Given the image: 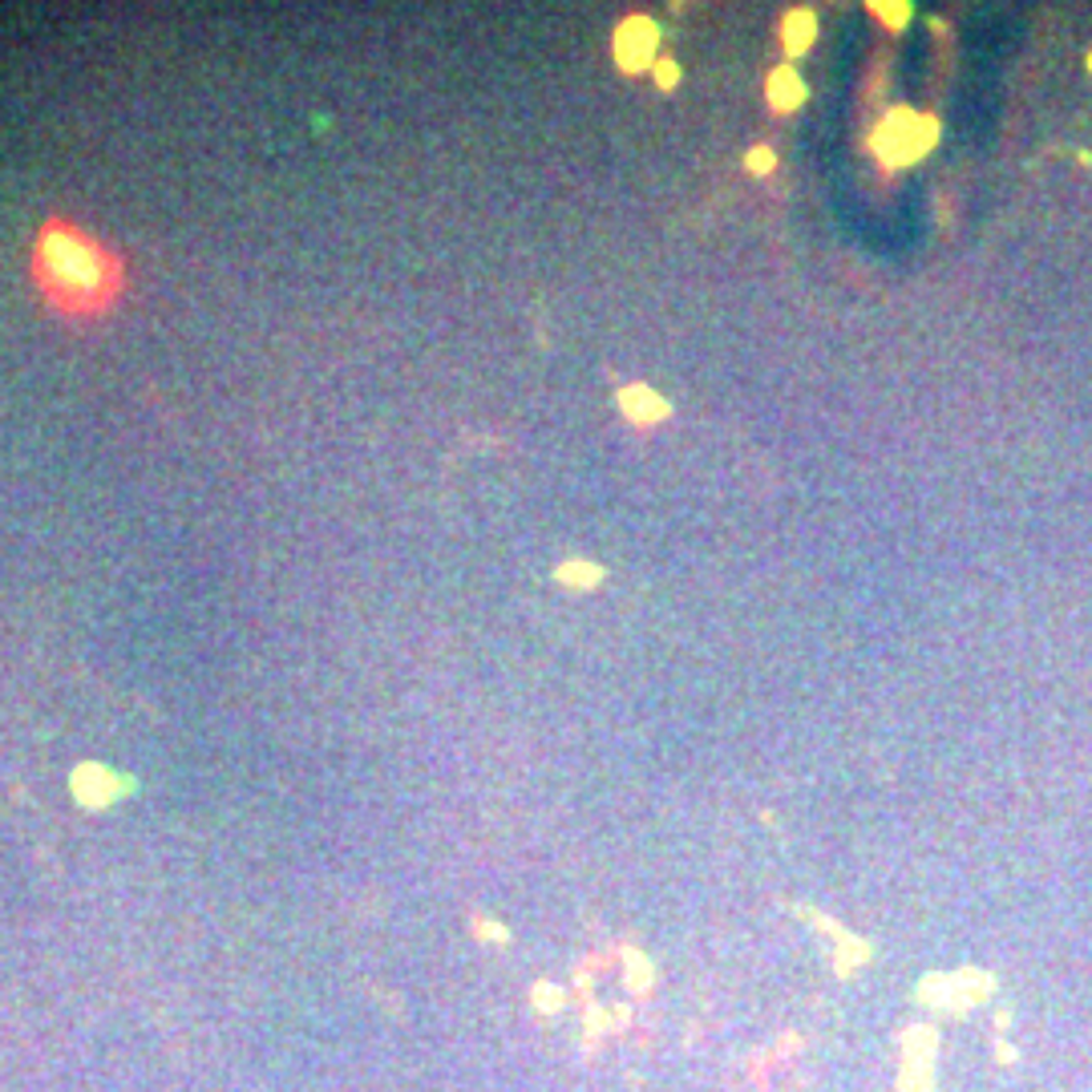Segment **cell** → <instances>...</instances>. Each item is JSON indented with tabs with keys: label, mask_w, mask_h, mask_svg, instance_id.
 <instances>
[{
	"label": "cell",
	"mask_w": 1092,
	"mask_h": 1092,
	"mask_svg": "<svg viewBox=\"0 0 1092 1092\" xmlns=\"http://www.w3.org/2000/svg\"><path fill=\"white\" fill-rule=\"evenodd\" d=\"M41 272L65 300H94L106 284V259L73 231H49L41 240Z\"/></svg>",
	"instance_id": "6da1fadb"
},
{
	"label": "cell",
	"mask_w": 1092,
	"mask_h": 1092,
	"mask_svg": "<svg viewBox=\"0 0 1092 1092\" xmlns=\"http://www.w3.org/2000/svg\"><path fill=\"white\" fill-rule=\"evenodd\" d=\"M939 138V122L915 110H890L886 122L874 134V150L886 166H911L918 162Z\"/></svg>",
	"instance_id": "7a4b0ae2"
},
{
	"label": "cell",
	"mask_w": 1092,
	"mask_h": 1092,
	"mask_svg": "<svg viewBox=\"0 0 1092 1092\" xmlns=\"http://www.w3.org/2000/svg\"><path fill=\"white\" fill-rule=\"evenodd\" d=\"M656 45H659V29L647 16H627L624 25L615 29V62H619V69H627V73L652 69Z\"/></svg>",
	"instance_id": "3957f363"
},
{
	"label": "cell",
	"mask_w": 1092,
	"mask_h": 1092,
	"mask_svg": "<svg viewBox=\"0 0 1092 1092\" xmlns=\"http://www.w3.org/2000/svg\"><path fill=\"white\" fill-rule=\"evenodd\" d=\"M619 413L627 421H636V425H656V421L668 418V401L652 385H627L619 393Z\"/></svg>",
	"instance_id": "277c9868"
},
{
	"label": "cell",
	"mask_w": 1092,
	"mask_h": 1092,
	"mask_svg": "<svg viewBox=\"0 0 1092 1092\" xmlns=\"http://www.w3.org/2000/svg\"><path fill=\"white\" fill-rule=\"evenodd\" d=\"M73 789L85 805H106L110 797L122 793V777H113L106 765H85V769L73 773Z\"/></svg>",
	"instance_id": "5b68a950"
},
{
	"label": "cell",
	"mask_w": 1092,
	"mask_h": 1092,
	"mask_svg": "<svg viewBox=\"0 0 1092 1092\" xmlns=\"http://www.w3.org/2000/svg\"><path fill=\"white\" fill-rule=\"evenodd\" d=\"M765 97H769V106L777 113H789L805 101V85L789 65H781V69H773L769 81H765Z\"/></svg>",
	"instance_id": "8992f818"
},
{
	"label": "cell",
	"mask_w": 1092,
	"mask_h": 1092,
	"mask_svg": "<svg viewBox=\"0 0 1092 1092\" xmlns=\"http://www.w3.org/2000/svg\"><path fill=\"white\" fill-rule=\"evenodd\" d=\"M814 37H818V21H814V13L797 9V13L786 16V25H781V41H786L789 53H805V49L814 45Z\"/></svg>",
	"instance_id": "52a82bcc"
},
{
	"label": "cell",
	"mask_w": 1092,
	"mask_h": 1092,
	"mask_svg": "<svg viewBox=\"0 0 1092 1092\" xmlns=\"http://www.w3.org/2000/svg\"><path fill=\"white\" fill-rule=\"evenodd\" d=\"M555 575H559V583H567V587H595V583L603 578V567L575 559V562H562Z\"/></svg>",
	"instance_id": "ba28073f"
},
{
	"label": "cell",
	"mask_w": 1092,
	"mask_h": 1092,
	"mask_svg": "<svg viewBox=\"0 0 1092 1092\" xmlns=\"http://www.w3.org/2000/svg\"><path fill=\"white\" fill-rule=\"evenodd\" d=\"M870 13L883 16V21H886V25H890V29H902V25L911 21V4H874Z\"/></svg>",
	"instance_id": "9c48e42d"
},
{
	"label": "cell",
	"mask_w": 1092,
	"mask_h": 1092,
	"mask_svg": "<svg viewBox=\"0 0 1092 1092\" xmlns=\"http://www.w3.org/2000/svg\"><path fill=\"white\" fill-rule=\"evenodd\" d=\"M745 166H749L753 175H769L773 166H777V154H773L769 146H756V150H749V159H745Z\"/></svg>",
	"instance_id": "30bf717a"
},
{
	"label": "cell",
	"mask_w": 1092,
	"mask_h": 1092,
	"mask_svg": "<svg viewBox=\"0 0 1092 1092\" xmlns=\"http://www.w3.org/2000/svg\"><path fill=\"white\" fill-rule=\"evenodd\" d=\"M656 81L664 90H672L675 81H680V65L675 62H656Z\"/></svg>",
	"instance_id": "8fae6325"
},
{
	"label": "cell",
	"mask_w": 1092,
	"mask_h": 1092,
	"mask_svg": "<svg viewBox=\"0 0 1092 1092\" xmlns=\"http://www.w3.org/2000/svg\"><path fill=\"white\" fill-rule=\"evenodd\" d=\"M1089 65H1092V57H1089Z\"/></svg>",
	"instance_id": "7c38bea8"
}]
</instances>
